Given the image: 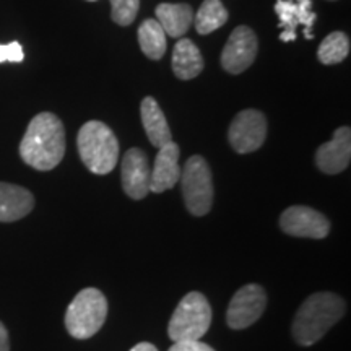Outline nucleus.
Wrapping results in <instances>:
<instances>
[{
	"instance_id": "nucleus-1",
	"label": "nucleus",
	"mask_w": 351,
	"mask_h": 351,
	"mask_svg": "<svg viewBox=\"0 0 351 351\" xmlns=\"http://www.w3.org/2000/svg\"><path fill=\"white\" fill-rule=\"evenodd\" d=\"M65 155V129L52 112L33 117L20 143V156L38 171L54 169Z\"/></svg>"
},
{
	"instance_id": "nucleus-2",
	"label": "nucleus",
	"mask_w": 351,
	"mask_h": 351,
	"mask_svg": "<svg viewBox=\"0 0 351 351\" xmlns=\"http://www.w3.org/2000/svg\"><path fill=\"white\" fill-rule=\"evenodd\" d=\"M345 311V301L335 293H314L298 309L291 328L293 339L301 346L317 343L343 317Z\"/></svg>"
},
{
	"instance_id": "nucleus-3",
	"label": "nucleus",
	"mask_w": 351,
	"mask_h": 351,
	"mask_svg": "<svg viewBox=\"0 0 351 351\" xmlns=\"http://www.w3.org/2000/svg\"><path fill=\"white\" fill-rule=\"evenodd\" d=\"M77 147L83 165L93 174L111 173L119 161V142L104 122H86L78 132Z\"/></svg>"
},
{
	"instance_id": "nucleus-4",
	"label": "nucleus",
	"mask_w": 351,
	"mask_h": 351,
	"mask_svg": "<svg viewBox=\"0 0 351 351\" xmlns=\"http://www.w3.org/2000/svg\"><path fill=\"white\" fill-rule=\"evenodd\" d=\"M108 317V300L98 288H85L73 298L65 313V328L73 339L96 335Z\"/></svg>"
},
{
	"instance_id": "nucleus-5",
	"label": "nucleus",
	"mask_w": 351,
	"mask_h": 351,
	"mask_svg": "<svg viewBox=\"0 0 351 351\" xmlns=\"http://www.w3.org/2000/svg\"><path fill=\"white\" fill-rule=\"evenodd\" d=\"M212 326V306L199 291H191L179 301L168 324L173 341L200 340Z\"/></svg>"
},
{
	"instance_id": "nucleus-6",
	"label": "nucleus",
	"mask_w": 351,
	"mask_h": 351,
	"mask_svg": "<svg viewBox=\"0 0 351 351\" xmlns=\"http://www.w3.org/2000/svg\"><path fill=\"white\" fill-rule=\"evenodd\" d=\"M182 197L186 207L194 217H204L213 205V178L205 158L191 156L181 169Z\"/></svg>"
},
{
	"instance_id": "nucleus-7",
	"label": "nucleus",
	"mask_w": 351,
	"mask_h": 351,
	"mask_svg": "<svg viewBox=\"0 0 351 351\" xmlns=\"http://www.w3.org/2000/svg\"><path fill=\"white\" fill-rule=\"evenodd\" d=\"M267 307V293L261 285L249 283L241 287L228 306L226 322L232 330H243L254 326Z\"/></svg>"
},
{
	"instance_id": "nucleus-8",
	"label": "nucleus",
	"mask_w": 351,
	"mask_h": 351,
	"mask_svg": "<svg viewBox=\"0 0 351 351\" xmlns=\"http://www.w3.org/2000/svg\"><path fill=\"white\" fill-rule=\"evenodd\" d=\"M267 137V119L257 109H245L234 117L228 130L232 150L241 155L258 150Z\"/></svg>"
},
{
	"instance_id": "nucleus-9",
	"label": "nucleus",
	"mask_w": 351,
	"mask_h": 351,
	"mask_svg": "<svg viewBox=\"0 0 351 351\" xmlns=\"http://www.w3.org/2000/svg\"><path fill=\"white\" fill-rule=\"evenodd\" d=\"M280 228L293 238L324 239L330 232V221L317 210L304 205H293L280 217Z\"/></svg>"
},
{
	"instance_id": "nucleus-10",
	"label": "nucleus",
	"mask_w": 351,
	"mask_h": 351,
	"mask_svg": "<svg viewBox=\"0 0 351 351\" xmlns=\"http://www.w3.org/2000/svg\"><path fill=\"white\" fill-rule=\"evenodd\" d=\"M257 36L247 26H238L231 33L221 52V65L226 72L238 75L247 70L257 57Z\"/></svg>"
},
{
	"instance_id": "nucleus-11",
	"label": "nucleus",
	"mask_w": 351,
	"mask_h": 351,
	"mask_svg": "<svg viewBox=\"0 0 351 351\" xmlns=\"http://www.w3.org/2000/svg\"><path fill=\"white\" fill-rule=\"evenodd\" d=\"M275 13L278 16L283 33L280 39L283 43L295 41L296 28L300 25L304 26V34L307 39H313V26L317 19L315 12H313V0H276Z\"/></svg>"
},
{
	"instance_id": "nucleus-12",
	"label": "nucleus",
	"mask_w": 351,
	"mask_h": 351,
	"mask_svg": "<svg viewBox=\"0 0 351 351\" xmlns=\"http://www.w3.org/2000/svg\"><path fill=\"white\" fill-rule=\"evenodd\" d=\"M150 165L148 158L140 148H130L122 160V189L130 199L142 200L150 192Z\"/></svg>"
},
{
	"instance_id": "nucleus-13",
	"label": "nucleus",
	"mask_w": 351,
	"mask_h": 351,
	"mask_svg": "<svg viewBox=\"0 0 351 351\" xmlns=\"http://www.w3.org/2000/svg\"><path fill=\"white\" fill-rule=\"evenodd\" d=\"M351 161V130L340 127L330 142L320 145L315 152V165L326 174H339L350 166Z\"/></svg>"
},
{
	"instance_id": "nucleus-14",
	"label": "nucleus",
	"mask_w": 351,
	"mask_h": 351,
	"mask_svg": "<svg viewBox=\"0 0 351 351\" xmlns=\"http://www.w3.org/2000/svg\"><path fill=\"white\" fill-rule=\"evenodd\" d=\"M181 179V168H179V147L178 143L169 142L160 148L155 158L150 174V192L161 194L169 191Z\"/></svg>"
},
{
	"instance_id": "nucleus-15",
	"label": "nucleus",
	"mask_w": 351,
	"mask_h": 351,
	"mask_svg": "<svg viewBox=\"0 0 351 351\" xmlns=\"http://www.w3.org/2000/svg\"><path fill=\"white\" fill-rule=\"evenodd\" d=\"M34 197L28 189L0 182V221L12 223L32 213Z\"/></svg>"
},
{
	"instance_id": "nucleus-16",
	"label": "nucleus",
	"mask_w": 351,
	"mask_h": 351,
	"mask_svg": "<svg viewBox=\"0 0 351 351\" xmlns=\"http://www.w3.org/2000/svg\"><path fill=\"white\" fill-rule=\"evenodd\" d=\"M140 114H142V124L147 132V137L150 140L153 147L161 148L166 143L173 142V135L166 121L163 111H161L160 104L156 103L155 98L148 96L142 101L140 106Z\"/></svg>"
},
{
	"instance_id": "nucleus-17",
	"label": "nucleus",
	"mask_w": 351,
	"mask_h": 351,
	"mask_svg": "<svg viewBox=\"0 0 351 351\" xmlns=\"http://www.w3.org/2000/svg\"><path fill=\"white\" fill-rule=\"evenodd\" d=\"M155 12L166 36L182 38L194 23V12L187 3H160Z\"/></svg>"
},
{
	"instance_id": "nucleus-18",
	"label": "nucleus",
	"mask_w": 351,
	"mask_h": 351,
	"mask_svg": "<svg viewBox=\"0 0 351 351\" xmlns=\"http://www.w3.org/2000/svg\"><path fill=\"white\" fill-rule=\"evenodd\" d=\"M204 70V59L199 47L191 39L181 38L173 51V72L181 80H192Z\"/></svg>"
},
{
	"instance_id": "nucleus-19",
	"label": "nucleus",
	"mask_w": 351,
	"mask_h": 351,
	"mask_svg": "<svg viewBox=\"0 0 351 351\" xmlns=\"http://www.w3.org/2000/svg\"><path fill=\"white\" fill-rule=\"evenodd\" d=\"M138 43L143 54L160 60L166 52V33L156 20H145L138 28Z\"/></svg>"
},
{
	"instance_id": "nucleus-20",
	"label": "nucleus",
	"mask_w": 351,
	"mask_h": 351,
	"mask_svg": "<svg viewBox=\"0 0 351 351\" xmlns=\"http://www.w3.org/2000/svg\"><path fill=\"white\" fill-rule=\"evenodd\" d=\"M228 21V10L221 0H205L194 16V25L199 34H210L221 28Z\"/></svg>"
},
{
	"instance_id": "nucleus-21",
	"label": "nucleus",
	"mask_w": 351,
	"mask_h": 351,
	"mask_svg": "<svg viewBox=\"0 0 351 351\" xmlns=\"http://www.w3.org/2000/svg\"><path fill=\"white\" fill-rule=\"evenodd\" d=\"M350 54V38L345 33H330L319 46L317 57L324 65L340 64Z\"/></svg>"
},
{
	"instance_id": "nucleus-22",
	"label": "nucleus",
	"mask_w": 351,
	"mask_h": 351,
	"mask_svg": "<svg viewBox=\"0 0 351 351\" xmlns=\"http://www.w3.org/2000/svg\"><path fill=\"white\" fill-rule=\"evenodd\" d=\"M111 2V16L114 23L129 26L137 19L140 0H109Z\"/></svg>"
},
{
	"instance_id": "nucleus-23",
	"label": "nucleus",
	"mask_w": 351,
	"mask_h": 351,
	"mask_svg": "<svg viewBox=\"0 0 351 351\" xmlns=\"http://www.w3.org/2000/svg\"><path fill=\"white\" fill-rule=\"evenodd\" d=\"M25 59L23 47L19 41L0 44V62H21Z\"/></svg>"
},
{
	"instance_id": "nucleus-24",
	"label": "nucleus",
	"mask_w": 351,
	"mask_h": 351,
	"mask_svg": "<svg viewBox=\"0 0 351 351\" xmlns=\"http://www.w3.org/2000/svg\"><path fill=\"white\" fill-rule=\"evenodd\" d=\"M168 351H215L212 346L200 340H179L174 341Z\"/></svg>"
},
{
	"instance_id": "nucleus-25",
	"label": "nucleus",
	"mask_w": 351,
	"mask_h": 351,
	"mask_svg": "<svg viewBox=\"0 0 351 351\" xmlns=\"http://www.w3.org/2000/svg\"><path fill=\"white\" fill-rule=\"evenodd\" d=\"M0 351H10V340L5 326L0 322Z\"/></svg>"
},
{
	"instance_id": "nucleus-26",
	"label": "nucleus",
	"mask_w": 351,
	"mask_h": 351,
	"mask_svg": "<svg viewBox=\"0 0 351 351\" xmlns=\"http://www.w3.org/2000/svg\"><path fill=\"white\" fill-rule=\"evenodd\" d=\"M130 351H158L155 345L148 343V341H142V343H137Z\"/></svg>"
},
{
	"instance_id": "nucleus-27",
	"label": "nucleus",
	"mask_w": 351,
	"mask_h": 351,
	"mask_svg": "<svg viewBox=\"0 0 351 351\" xmlns=\"http://www.w3.org/2000/svg\"><path fill=\"white\" fill-rule=\"evenodd\" d=\"M90 2H95V0H90Z\"/></svg>"
}]
</instances>
